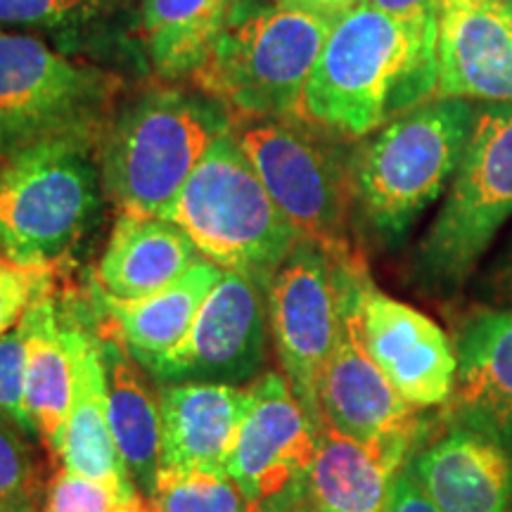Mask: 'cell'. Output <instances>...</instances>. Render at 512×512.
<instances>
[{
  "mask_svg": "<svg viewBox=\"0 0 512 512\" xmlns=\"http://www.w3.org/2000/svg\"><path fill=\"white\" fill-rule=\"evenodd\" d=\"M34 437L0 420V512H41L48 482Z\"/></svg>",
  "mask_w": 512,
  "mask_h": 512,
  "instance_id": "obj_27",
  "label": "cell"
},
{
  "mask_svg": "<svg viewBox=\"0 0 512 512\" xmlns=\"http://www.w3.org/2000/svg\"><path fill=\"white\" fill-rule=\"evenodd\" d=\"M406 467L439 512L512 508V437L451 418L425 420Z\"/></svg>",
  "mask_w": 512,
  "mask_h": 512,
  "instance_id": "obj_14",
  "label": "cell"
},
{
  "mask_svg": "<svg viewBox=\"0 0 512 512\" xmlns=\"http://www.w3.org/2000/svg\"><path fill=\"white\" fill-rule=\"evenodd\" d=\"M133 498H140L136 486L98 482L60 467L48 482L41 512H117Z\"/></svg>",
  "mask_w": 512,
  "mask_h": 512,
  "instance_id": "obj_28",
  "label": "cell"
},
{
  "mask_svg": "<svg viewBox=\"0 0 512 512\" xmlns=\"http://www.w3.org/2000/svg\"><path fill=\"white\" fill-rule=\"evenodd\" d=\"M233 114L202 91L155 88L128 102L100 152L105 195L131 214L164 216Z\"/></svg>",
  "mask_w": 512,
  "mask_h": 512,
  "instance_id": "obj_4",
  "label": "cell"
},
{
  "mask_svg": "<svg viewBox=\"0 0 512 512\" xmlns=\"http://www.w3.org/2000/svg\"><path fill=\"white\" fill-rule=\"evenodd\" d=\"M508 512H512V508H510V510H508Z\"/></svg>",
  "mask_w": 512,
  "mask_h": 512,
  "instance_id": "obj_38",
  "label": "cell"
},
{
  "mask_svg": "<svg viewBox=\"0 0 512 512\" xmlns=\"http://www.w3.org/2000/svg\"><path fill=\"white\" fill-rule=\"evenodd\" d=\"M117 512H150V508H147L145 498L140 496V498H133V501H128V503L121 505Z\"/></svg>",
  "mask_w": 512,
  "mask_h": 512,
  "instance_id": "obj_36",
  "label": "cell"
},
{
  "mask_svg": "<svg viewBox=\"0 0 512 512\" xmlns=\"http://www.w3.org/2000/svg\"><path fill=\"white\" fill-rule=\"evenodd\" d=\"M233 133L285 219L330 252H351L349 155L302 119H233Z\"/></svg>",
  "mask_w": 512,
  "mask_h": 512,
  "instance_id": "obj_8",
  "label": "cell"
},
{
  "mask_svg": "<svg viewBox=\"0 0 512 512\" xmlns=\"http://www.w3.org/2000/svg\"><path fill=\"white\" fill-rule=\"evenodd\" d=\"M332 22L273 0H235L190 76L240 119H299V102Z\"/></svg>",
  "mask_w": 512,
  "mask_h": 512,
  "instance_id": "obj_3",
  "label": "cell"
},
{
  "mask_svg": "<svg viewBox=\"0 0 512 512\" xmlns=\"http://www.w3.org/2000/svg\"><path fill=\"white\" fill-rule=\"evenodd\" d=\"M223 273L214 261L200 259L176 283L140 299H112L93 283L88 302L95 328L100 335L117 339L133 358L164 354L183 342Z\"/></svg>",
  "mask_w": 512,
  "mask_h": 512,
  "instance_id": "obj_20",
  "label": "cell"
},
{
  "mask_svg": "<svg viewBox=\"0 0 512 512\" xmlns=\"http://www.w3.org/2000/svg\"><path fill=\"white\" fill-rule=\"evenodd\" d=\"M114 95L110 74L0 31V157L50 138H95Z\"/></svg>",
  "mask_w": 512,
  "mask_h": 512,
  "instance_id": "obj_9",
  "label": "cell"
},
{
  "mask_svg": "<svg viewBox=\"0 0 512 512\" xmlns=\"http://www.w3.org/2000/svg\"><path fill=\"white\" fill-rule=\"evenodd\" d=\"M439 19H399L358 5L332 24L299 119L342 140L366 138L437 98Z\"/></svg>",
  "mask_w": 512,
  "mask_h": 512,
  "instance_id": "obj_1",
  "label": "cell"
},
{
  "mask_svg": "<svg viewBox=\"0 0 512 512\" xmlns=\"http://www.w3.org/2000/svg\"><path fill=\"white\" fill-rule=\"evenodd\" d=\"M342 313L408 406H446L458 370L451 337L430 316L382 292L358 249L342 256Z\"/></svg>",
  "mask_w": 512,
  "mask_h": 512,
  "instance_id": "obj_10",
  "label": "cell"
},
{
  "mask_svg": "<svg viewBox=\"0 0 512 512\" xmlns=\"http://www.w3.org/2000/svg\"><path fill=\"white\" fill-rule=\"evenodd\" d=\"M200 259L174 221L121 211L95 266V287L112 299H140L176 283Z\"/></svg>",
  "mask_w": 512,
  "mask_h": 512,
  "instance_id": "obj_22",
  "label": "cell"
},
{
  "mask_svg": "<svg viewBox=\"0 0 512 512\" xmlns=\"http://www.w3.org/2000/svg\"><path fill=\"white\" fill-rule=\"evenodd\" d=\"M150 512H252L238 484L226 470L207 467H162L152 494Z\"/></svg>",
  "mask_w": 512,
  "mask_h": 512,
  "instance_id": "obj_26",
  "label": "cell"
},
{
  "mask_svg": "<svg viewBox=\"0 0 512 512\" xmlns=\"http://www.w3.org/2000/svg\"><path fill=\"white\" fill-rule=\"evenodd\" d=\"M102 0H0V24L55 29L86 19Z\"/></svg>",
  "mask_w": 512,
  "mask_h": 512,
  "instance_id": "obj_31",
  "label": "cell"
},
{
  "mask_svg": "<svg viewBox=\"0 0 512 512\" xmlns=\"http://www.w3.org/2000/svg\"><path fill=\"white\" fill-rule=\"evenodd\" d=\"M95 138H50L0 157V254L60 268L102 216Z\"/></svg>",
  "mask_w": 512,
  "mask_h": 512,
  "instance_id": "obj_5",
  "label": "cell"
},
{
  "mask_svg": "<svg viewBox=\"0 0 512 512\" xmlns=\"http://www.w3.org/2000/svg\"><path fill=\"white\" fill-rule=\"evenodd\" d=\"M318 408L325 425L370 446L418 437L425 422L368 356L344 313L342 337L318 382Z\"/></svg>",
  "mask_w": 512,
  "mask_h": 512,
  "instance_id": "obj_17",
  "label": "cell"
},
{
  "mask_svg": "<svg viewBox=\"0 0 512 512\" xmlns=\"http://www.w3.org/2000/svg\"><path fill=\"white\" fill-rule=\"evenodd\" d=\"M273 3L283 5V8H290V10L309 12L313 17L328 19V22L335 24L339 17H344L347 12L358 8L363 0H273Z\"/></svg>",
  "mask_w": 512,
  "mask_h": 512,
  "instance_id": "obj_35",
  "label": "cell"
},
{
  "mask_svg": "<svg viewBox=\"0 0 512 512\" xmlns=\"http://www.w3.org/2000/svg\"><path fill=\"white\" fill-rule=\"evenodd\" d=\"M268 330L266 287L245 273L226 271L183 342L136 361L157 384H249L266 373Z\"/></svg>",
  "mask_w": 512,
  "mask_h": 512,
  "instance_id": "obj_13",
  "label": "cell"
},
{
  "mask_svg": "<svg viewBox=\"0 0 512 512\" xmlns=\"http://www.w3.org/2000/svg\"><path fill=\"white\" fill-rule=\"evenodd\" d=\"M456 387L441 411L512 437V309H475L458 318Z\"/></svg>",
  "mask_w": 512,
  "mask_h": 512,
  "instance_id": "obj_18",
  "label": "cell"
},
{
  "mask_svg": "<svg viewBox=\"0 0 512 512\" xmlns=\"http://www.w3.org/2000/svg\"><path fill=\"white\" fill-rule=\"evenodd\" d=\"M437 98L512 102L508 0H441Z\"/></svg>",
  "mask_w": 512,
  "mask_h": 512,
  "instance_id": "obj_15",
  "label": "cell"
},
{
  "mask_svg": "<svg viewBox=\"0 0 512 512\" xmlns=\"http://www.w3.org/2000/svg\"><path fill=\"white\" fill-rule=\"evenodd\" d=\"M418 437H399L370 446L344 437L323 422L309 470L313 510L389 512L396 477Z\"/></svg>",
  "mask_w": 512,
  "mask_h": 512,
  "instance_id": "obj_21",
  "label": "cell"
},
{
  "mask_svg": "<svg viewBox=\"0 0 512 512\" xmlns=\"http://www.w3.org/2000/svg\"><path fill=\"white\" fill-rule=\"evenodd\" d=\"M57 287V268L27 266L0 254V337L17 328L38 299Z\"/></svg>",
  "mask_w": 512,
  "mask_h": 512,
  "instance_id": "obj_29",
  "label": "cell"
},
{
  "mask_svg": "<svg viewBox=\"0 0 512 512\" xmlns=\"http://www.w3.org/2000/svg\"><path fill=\"white\" fill-rule=\"evenodd\" d=\"M477 299L489 309H512V233L477 280Z\"/></svg>",
  "mask_w": 512,
  "mask_h": 512,
  "instance_id": "obj_32",
  "label": "cell"
},
{
  "mask_svg": "<svg viewBox=\"0 0 512 512\" xmlns=\"http://www.w3.org/2000/svg\"><path fill=\"white\" fill-rule=\"evenodd\" d=\"M470 100L434 98L401 114L351 152V214L382 249L399 247L453 181L470 138Z\"/></svg>",
  "mask_w": 512,
  "mask_h": 512,
  "instance_id": "obj_2",
  "label": "cell"
},
{
  "mask_svg": "<svg viewBox=\"0 0 512 512\" xmlns=\"http://www.w3.org/2000/svg\"><path fill=\"white\" fill-rule=\"evenodd\" d=\"M91 316L88 297L48 292L22 318L27 332L24 392L36 439L57 456L76 384V344Z\"/></svg>",
  "mask_w": 512,
  "mask_h": 512,
  "instance_id": "obj_16",
  "label": "cell"
},
{
  "mask_svg": "<svg viewBox=\"0 0 512 512\" xmlns=\"http://www.w3.org/2000/svg\"><path fill=\"white\" fill-rule=\"evenodd\" d=\"M510 216L512 102H489L475 110L446 202L415 247L408 266L411 285L441 302L456 297Z\"/></svg>",
  "mask_w": 512,
  "mask_h": 512,
  "instance_id": "obj_6",
  "label": "cell"
},
{
  "mask_svg": "<svg viewBox=\"0 0 512 512\" xmlns=\"http://www.w3.org/2000/svg\"><path fill=\"white\" fill-rule=\"evenodd\" d=\"M389 512H439L406 465L396 477Z\"/></svg>",
  "mask_w": 512,
  "mask_h": 512,
  "instance_id": "obj_33",
  "label": "cell"
},
{
  "mask_svg": "<svg viewBox=\"0 0 512 512\" xmlns=\"http://www.w3.org/2000/svg\"><path fill=\"white\" fill-rule=\"evenodd\" d=\"M24 368H27V332L19 320L17 328L0 337V420L10 422L36 439L27 411Z\"/></svg>",
  "mask_w": 512,
  "mask_h": 512,
  "instance_id": "obj_30",
  "label": "cell"
},
{
  "mask_svg": "<svg viewBox=\"0 0 512 512\" xmlns=\"http://www.w3.org/2000/svg\"><path fill=\"white\" fill-rule=\"evenodd\" d=\"M249 387V408L226 460L252 512H316L309 501V470L320 427L278 370H266Z\"/></svg>",
  "mask_w": 512,
  "mask_h": 512,
  "instance_id": "obj_12",
  "label": "cell"
},
{
  "mask_svg": "<svg viewBox=\"0 0 512 512\" xmlns=\"http://www.w3.org/2000/svg\"><path fill=\"white\" fill-rule=\"evenodd\" d=\"M100 349L114 444L119 448L131 482L147 501L162 470L159 389L152 387L155 380L117 339L100 335Z\"/></svg>",
  "mask_w": 512,
  "mask_h": 512,
  "instance_id": "obj_23",
  "label": "cell"
},
{
  "mask_svg": "<svg viewBox=\"0 0 512 512\" xmlns=\"http://www.w3.org/2000/svg\"><path fill=\"white\" fill-rule=\"evenodd\" d=\"M361 5L399 19H439L441 10V0H363Z\"/></svg>",
  "mask_w": 512,
  "mask_h": 512,
  "instance_id": "obj_34",
  "label": "cell"
},
{
  "mask_svg": "<svg viewBox=\"0 0 512 512\" xmlns=\"http://www.w3.org/2000/svg\"><path fill=\"white\" fill-rule=\"evenodd\" d=\"M508 8H510V12H512V0H508Z\"/></svg>",
  "mask_w": 512,
  "mask_h": 512,
  "instance_id": "obj_37",
  "label": "cell"
},
{
  "mask_svg": "<svg viewBox=\"0 0 512 512\" xmlns=\"http://www.w3.org/2000/svg\"><path fill=\"white\" fill-rule=\"evenodd\" d=\"M166 219L185 230L204 259L266 290L302 238L268 195L233 126L211 143Z\"/></svg>",
  "mask_w": 512,
  "mask_h": 512,
  "instance_id": "obj_7",
  "label": "cell"
},
{
  "mask_svg": "<svg viewBox=\"0 0 512 512\" xmlns=\"http://www.w3.org/2000/svg\"><path fill=\"white\" fill-rule=\"evenodd\" d=\"M354 252V249H351ZM299 238L266 290L268 325L294 396L323 427L318 382L342 337V256Z\"/></svg>",
  "mask_w": 512,
  "mask_h": 512,
  "instance_id": "obj_11",
  "label": "cell"
},
{
  "mask_svg": "<svg viewBox=\"0 0 512 512\" xmlns=\"http://www.w3.org/2000/svg\"><path fill=\"white\" fill-rule=\"evenodd\" d=\"M235 0H143V34L162 79L192 76Z\"/></svg>",
  "mask_w": 512,
  "mask_h": 512,
  "instance_id": "obj_25",
  "label": "cell"
},
{
  "mask_svg": "<svg viewBox=\"0 0 512 512\" xmlns=\"http://www.w3.org/2000/svg\"><path fill=\"white\" fill-rule=\"evenodd\" d=\"M162 467L226 470L249 408L247 384H157Z\"/></svg>",
  "mask_w": 512,
  "mask_h": 512,
  "instance_id": "obj_19",
  "label": "cell"
},
{
  "mask_svg": "<svg viewBox=\"0 0 512 512\" xmlns=\"http://www.w3.org/2000/svg\"><path fill=\"white\" fill-rule=\"evenodd\" d=\"M62 467L98 482L136 486L131 482L119 448L114 444L107 408V382L102 366L100 335L95 328L93 309L83 323L79 344H76V384L72 411L62 432L57 451Z\"/></svg>",
  "mask_w": 512,
  "mask_h": 512,
  "instance_id": "obj_24",
  "label": "cell"
}]
</instances>
